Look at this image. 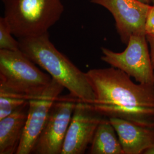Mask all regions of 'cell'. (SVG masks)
<instances>
[{
	"label": "cell",
	"instance_id": "obj_11",
	"mask_svg": "<svg viewBox=\"0 0 154 154\" xmlns=\"http://www.w3.org/2000/svg\"><path fill=\"white\" fill-rule=\"evenodd\" d=\"M29 103L0 120V154H16L27 121Z\"/></svg>",
	"mask_w": 154,
	"mask_h": 154
},
{
	"label": "cell",
	"instance_id": "obj_17",
	"mask_svg": "<svg viewBox=\"0 0 154 154\" xmlns=\"http://www.w3.org/2000/svg\"><path fill=\"white\" fill-rule=\"evenodd\" d=\"M143 154H154V146L149 147L148 149H147Z\"/></svg>",
	"mask_w": 154,
	"mask_h": 154
},
{
	"label": "cell",
	"instance_id": "obj_1",
	"mask_svg": "<svg viewBox=\"0 0 154 154\" xmlns=\"http://www.w3.org/2000/svg\"><path fill=\"white\" fill-rule=\"evenodd\" d=\"M95 95L90 103L102 116L119 118L143 126H154V85L135 83L116 67L86 72Z\"/></svg>",
	"mask_w": 154,
	"mask_h": 154
},
{
	"label": "cell",
	"instance_id": "obj_4",
	"mask_svg": "<svg viewBox=\"0 0 154 154\" xmlns=\"http://www.w3.org/2000/svg\"><path fill=\"white\" fill-rule=\"evenodd\" d=\"M35 65L20 50H0V90L22 94L30 99L42 94L52 77Z\"/></svg>",
	"mask_w": 154,
	"mask_h": 154
},
{
	"label": "cell",
	"instance_id": "obj_2",
	"mask_svg": "<svg viewBox=\"0 0 154 154\" xmlns=\"http://www.w3.org/2000/svg\"><path fill=\"white\" fill-rule=\"evenodd\" d=\"M18 41L22 53L67 89L71 95L83 102L93 103L95 95L86 72L56 49L50 40L48 32L19 39Z\"/></svg>",
	"mask_w": 154,
	"mask_h": 154
},
{
	"label": "cell",
	"instance_id": "obj_10",
	"mask_svg": "<svg viewBox=\"0 0 154 154\" xmlns=\"http://www.w3.org/2000/svg\"><path fill=\"white\" fill-rule=\"evenodd\" d=\"M124 154H141L154 146V126H143L119 118H109Z\"/></svg>",
	"mask_w": 154,
	"mask_h": 154
},
{
	"label": "cell",
	"instance_id": "obj_19",
	"mask_svg": "<svg viewBox=\"0 0 154 154\" xmlns=\"http://www.w3.org/2000/svg\"><path fill=\"white\" fill-rule=\"evenodd\" d=\"M149 1H150V2H151V3L154 4V0H149Z\"/></svg>",
	"mask_w": 154,
	"mask_h": 154
},
{
	"label": "cell",
	"instance_id": "obj_7",
	"mask_svg": "<svg viewBox=\"0 0 154 154\" xmlns=\"http://www.w3.org/2000/svg\"><path fill=\"white\" fill-rule=\"evenodd\" d=\"M89 1L111 13L122 43L127 45L132 35H146V22L151 6L149 4L139 0Z\"/></svg>",
	"mask_w": 154,
	"mask_h": 154
},
{
	"label": "cell",
	"instance_id": "obj_3",
	"mask_svg": "<svg viewBox=\"0 0 154 154\" xmlns=\"http://www.w3.org/2000/svg\"><path fill=\"white\" fill-rule=\"evenodd\" d=\"M4 17L18 39L48 33L64 11L61 0H2Z\"/></svg>",
	"mask_w": 154,
	"mask_h": 154
},
{
	"label": "cell",
	"instance_id": "obj_5",
	"mask_svg": "<svg viewBox=\"0 0 154 154\" xmlns=\"http://www.w3.org/2000/svg\"><path fill=\"white\" fill-rule=\"evenodd\" d=\"M146 35H132L126 49L118 53L102 48L101 60L139 83L154 85V69Z\"/></svg>",
	"mask_w": 154,
	"mask_h": 154
},
{
	"label": "cell",
	"instance_id": "obj_8",
	"mask_svg": "<svg viewBox=\"0 0 154 154\" xmlns=\"http://www.w3.org/2000/svg\"><path fill=\"white\" fill-rule=\"evenodd\" d=\"M64 88L60 83L52 78L50 84L43 93L29 100L27 121L16 154L32 153L50 109Z\"/></svg>",
	"mask_w": 154,
	"mask_h": 154
},
{
	"label": "cell",
	"instance_id": "obj_12",
	"mask_svg": "<svg viewBox=\"0 0 154 154\" xmlns=\"http://www.w3.org/2000/svg\"><path fill=\"white\" fill-rule=\"evenodd\" d=\"M116 131L109 119L104 117L95 132L90 154H124Z\"/></svg>",
	"mask_w": 154,
	"mask_h": 154
},
{
	"label": "cell",
	"instance_id": "obj_6",
	"mask_svg": "<svg viewBox=\"0 0 154 154\" xmlns=\"http://www.w3.org/2000/svg\"><path fill=\"white\" fill-rule=\"evenodd\" d=\"M79 100L70 94L60 96L55 100L32 154H61L74 110Z\"/></svg>",
	"mask_w": 154,
	"mask_h": 154
},
{
	"label": "cell",
	"instance_id": "obj_14",
	"mask_svg": "<svg viewBox=\"0 0 154 154\" xmlns=\"http://www.w3.org/2000/svg\"><path fill=\"white\" fill-rule=\"evenodd\" d=\"M11 29L5 18H0V50L17 51L20 49L19 41L13 37Z\"/></svg>",
	"mask_w": 154,
	"mask_h": 154
},
{
	"label": "cell",
	"instance_id": "obj_18",
	"mask_svg": "<svg viewBox=\"0 0 154 154\" xmlns=\"http://www.w3.org/2000/svg\"><path fill=\"white\" fill-rule=\"evenodd\" d=\"M139 1L144 2V3H146V4H150V3H151L149 0H139Z\"/></svg>",
	"mask_w": 154,
	"mask_h": 154
},
{
	"label": "cell",
	"instance_id": "obj_13",
	"mask_svg": "<svg viewBox=\"0 0 154 154\" xmlns=\"http://www.w3.org/2000/svg\"><path fill=\"white\" fill-rule=\"evenodd\" d=\"M30 99L22 94L0 90V120L28 103Z\"/></svg>",
	"mask_w": 154,
	"mask_h": 154
},
{
	"label": "cell",
	"instance_id": "obj_15",
	"mask_svg": "<svg viewBox=\"0 0 154 154\" xmlns=\"http://www.w3.org/2000/svg\"><path fill=\"white\" fill-rule=\"evenodd\" d=\"M146 36H154V4L151 6L146 22Z\"/></svg>",
	"mask_w": 154,
	"mask_h": 154
},
{
	"label": "cell",
	"instance_id": "obj_9",
	"mask_svg": "<svg viewBox=\"0 0 154 154\" xmlns=\"http://www.w3.org/2000/svg\"><path fill=\"white\" fill-rule=\"evenodd\" d=\"M104 117L90 103L79 100L74 110L61 154H84Z\"/></svg>",
	"mask_w": 154,
	"mask_h": 154
},
{
	"label": "cell",
	"instance_id": "obj_16",
	"mask_svg": "<svg viewBox=\"0 0 154 154\" xmlns=\"http://www.w3.org/2000/svg\"><path fill=\"white\" fill-rule=\"evenodd\" d=\"M149 52L151 58V61L152 63V66L154 69V43L149 45Z\"/></svg>",
	"mask_w": 154,
	"mask_h": 154
}]
</instances>
